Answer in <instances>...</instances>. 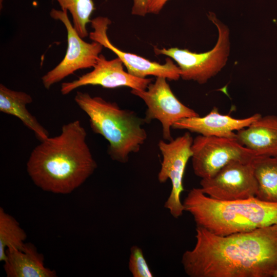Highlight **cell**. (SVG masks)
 I'll return each mask as SVG.
<instances>
[{
    "mask_svg": "<svg viewBox=\"0 0 277 277\" xmlns=\"http://www.w3.org/2000/svg\"><path fill=\"white\" fill-rule=\"evenodd\" d=\"M90 23L93 31L89 33V38L114 53L130 74L140 78H147L149 75L164 77L171 81H177L181 77L179 67L170 57L166 58L165 63L162 64L126 52L113 45L107 33L108 26L111 23L107 17L97 16L91 19Z\"/></svg>",
    "mask_w": 277,
    "mask_h": 277,
    "instance_id": "cell-11",
    "label": "cell"
},
{
    "mask_svg": "<svg viewBox=\"0 0 277 277\" xmlns=\"http://www.w3.org/2000/svg\"><path fill=\"white\" fill-rule=\"evenodd\" d=\"M128 269L133 277L154 276L144 256L142 249L136 245H133L130 248Z\"/></svg>",
    "mask_w": 277,
    "mask_h": 277,
    "instance_id": "cell-20",
    "label": "cell"
},
{
    "mask_svg": "<svg viewBox=\"0 0 277 277\" xmlns=\"http://www.w3.org/2000/svg\"><path fill=\"white\" fill-rule=\"evenodd\" d=\"M193 141L190 133L186 132L170 141L160 140L158 143L163 159L157 179L161 183L168 180L171 182V192L164 207L175 219L181 216L185 211L181 196L184 190L183 179L185 169L192 155Z\"/></svg>",
    "mask_w": 277,
    "mask_h": 277,
    "instance_id": "cell-8",
    "label": "cell"
},
{
    "mask_svg": "<svg viewBox=\"0 0 277 277\" xmlns=\"http://www.w3.org/2000/svg\"><path fill=\"white\" fill-rule=\"evenodd\" d=\"M50 15L64 25L67 31V48L62 61L42 77L43 84L47 89L78 70L93 68L104 47L95 41H84L74 28L66 10L52 8Z\"/></svg>",
    "mask_w": 277,
    "mask_h": 277,
    "instance_id": "cell-7",
    "label": "cell"
},
{
    "mask_svg": "<svg viewBox=\"0 0 277 277\" xmlns=\"http://www.w3.org/2000/svg\"><path fill=\"white\" fill-rule=\"evenodd\" d=\"M235 139L256 156L277 157V116L261 115L236 132Z\"/></svg>",
    "mask_w": 277,
    "mask_h": 277,
    "instance_id": "cell-14",
    "label": "cell"
},
{
    "mask_svg": "<svg viewBox=\"0 0 277 277\" xmlns=\"http://www.w3.org/2000/svg\"><path fill=\"white\" fill-rule=\"evenodd\" d=\"M32 102V98L29 94L12 90L3 84H0V111L19 119L42 141L49 137V133L27 109V105Z\"/></svg>",
    "mask_w": 277,
    "mask_h": 277,
    "instance_id": "cell-16",
    "label": "cell"
},
{
    "mask_svg": "<svg viewBox=\"0 0 277 277\" xmlns=\"http://www.w3.org/2000/svg\"><path fill=\"white\" fill-rule=\"evenodd\" d=\"M169 0H148L147 12L154 14H159Z\"/></svg>",
    "mask_w": 277,
    "mask_h": 277,
    "instance_id": "cell-22",
    "label": "cell"
},
{
    "mask_svg": "<svg viewBox=\"0 0 277 277\" xmlns=\"http://www.w3.org/2000/svg\"><path fill=\"white\" fill-rule=\"evenodd\" d=\"M124 66L118 57L107 60L100 54L91 71L73 81L63 83L61 92L63 95H67L79 87L88 85L111 89L127 87L131 89L143 90L152 82V78H140L130 74L124 70Z\"/></svg>",
    "mask_w": 277,
    "mask_h": 277,
    "instance_id": "cell-12",
    "label": "cell"
},
{
    "mask_svg": "<svg viewBox=\"0 0 277 277\" xmlns=\"http://www.w3.org/2000/svg\"><path fill=\"white\" fill-rule=\"evenodd\" d=\"M27 234L18 222L0 208V261L4 262L6 250L13 248L22 249Z\"/></svg>",
    "mask_w": 277,
    "mask_h": 277,
    "instance_id": "cell-18",
    "label": "cell"
},
{
    "mask_svg": "<svg viewBox=\"0 0 277 277\" xmlns=\"http://www.w3.org/2000/svg\"><path fill=\"white\" fill-rule=\"evenodd\" d=\"M196 243L181 263L190 277H274L277 225L226 235L196 228Z\"/></svg>",
    "mask_w": 277,
    "mask_h": 277,
    "instance_id": "cell-1",
    "label": "cell"
},
{
    "mask_svg": "<svg viewBox=\"0 0 277 277\" xmlns=\"http://www.w3.org/2000/svg\"><path fill=\"white\" fill-rule=\"evenodd\" d=\"M56 1L61 10H66L71 14L73 25L82 38L89 34L87 25L91 22V16L95 10L93 0H52Z\"/></svg>",
    "mask_w": 277,
    "mask_h": 277,
    "instance_id": "cell-19",
    "label": "cell"
},
{
    "mask_svg": "<svg viewBox=\"0 0 277 277\" xmlns=\"http://www.w3.org/2000/svg\"><path fill=\"white\" fill-rule=\"evenodd\" d=\"M274 277H277V271H276L274 275Z\"/></svg>",
    "mask_w": 277,
    "mask_h": 277,
    "instance_id": "cell-23",
    "label": "cell"
},
{
    "mask_svg": "<svg viewBox=\"0 0 277 277\" xmlns=\"http://www.w3.org/2000/svg\"><path fill=\"white\" fill-rule=\"evenodd\" d=\"M251 162H230L212 176L202 179L201 190L208 196L221 201L255 197L256 183Z\"/></svg>",
    "mask_w": 277,
    "mask_h": 277,
    "instance_id": "cell-10",
    "label": "cell"
},
{
    "mask_svg": "<svg viewBox=\"0 0 277 277\" xmlns=\"http://www.w3.org/2000/svg\"><path fill=\"white\" fill-rule=\"evenodd\" d=\"M191 148L193 172L201 179L212 176L231 162H250L256 156L235 138L199 134Z\"/></svg>",
    "mask_w": 277,
    "mask_h": 277,
    "instance_id": "cell-6",
    "label": "cell"
},
{
    "mask_svg": "<svg viewBox=\"0 0 277 277\" xmlns=\"http://www.w3.org/2000/svg\"><path fill=\"white\" fill-rule=\"evenodd\" d=\"M256 183L255 197L277 203V157L256 156L251 162Z\"/></svg>",
    "mask_w": 277,
    "mask_h": 277,
    "instance_id": "cell-17",
    "label": "cell"
},
{
    "mask_svg": "<svg viewBox=\"0 0 277 277\" xmlns=\"http://www.w3.org/2000/svg\"><path fill=\"white\" fill-rule=\"evenodd\" d=\"M183 204L184 210L193 216L196 227L217 235L251 231L277 225V203L262 201L256 197L221 201L208 196L200 188H193Z\"/></svg>",
    "mask_w": 277,
    "mask_h": 277,
    "instance_id": "cell-3",
    "label": "cell"
},
{
    "mask_svg": "<svg viewBox=\"0 0 277 277\" xmlns=\"http://www.w3.org/2000/svg\"><path fill=\"white\" fill-rule=\"evenodd\" d=\"M261 115L255 113L248 117L236 118L220 113L214 107L205 116L182 119L173 125L172 129L186 130L206 136L235 138L237 131L248 126Z\"/></svg>",
    "mask_w": 277,
    "mask_h": 277,
    "instance_id": "cell-13",
    "label": "cell"
},
{
    "mask_svg": "<svg viewBox=\"0 0 277 277\" xmlns=\"http://www.w3.org/2000/svg\"><path fill=\"white\" fill-rule=\"evenodd\" d=\"M167 80L164 77H157L146 89H131L130 92L146 104L147 109L144 118L147 124L153 120H158L162 125L163 139L170 141L173 139L171 130L175 123L199 114L176 97Z\"/></svg>",
    "mask_w": 277,
    "mask_h": 277,
    "instance_id": "cell-9",
    "label": "cell"
},
{
    "mask_svg": "<svg viewBox=\"0 0 277 277\" xmlns=\"http://www.w3.org/2000/svg\"><path fill=\"white\" fill-rule=\"evenodd\" d=\"M4 270L7 277H55L56 271L44 265V258L35 246L26 243L22 249L6 250Z\"/></svg>",
    "mask_w": 277,
    "mask_h": 277,
    "instance_id": "cell-15",
    "label": "cell"
},
{
    "mask_svg": "<svg viewBox=\"0 0 277 277\" xmlns=\"http://www.w3.org/2000/svg\"><path fill=\"white\" fill-rule=\"evenodd\" d=\"M133 5L131 13L134 15L144 16L147 13V4L148 0H132Z\"/></svg>",
    "mask_w": 277,
    "mask_h": 277,
    "instance_id": "cell-21",
    "label": "cell"
},
{
    "mask_svg": "<svg viewBox=\"0 0 277 277\" xmlns=\"http://www.w3.org/2000/svg\"><path fill=\"white\" fill-rule=\"evenodd\" d=\"M74 101L88 116L92 131L108 141L107 153L112 160L126 163L130 154L140 150L147 138L144 118L87 92L77 91Z\"/></svg>",
    "mask_w": 277,
    "mask_h": 277,
    "instance_id": "cell-4",
    "label": "cell"
},
{
    "mask_svg": "<svg viewBox=\"0 0 277 277\" xmlns=\"http://www.w3.org/2000/svg\"><path fill=\"white\" fill-rule=\"evenodd\" d=\"M86 137L85 129L75 120L64 125L60 135L41 141L26 165L34 184L44 191L63 194L81 186L97 168Z\"/></svg>",
    "mask_w": 277,
    "mask_h": 277,
    "instance_id": "cell-2",
    "label": "cell"
},
{
    "mask_svg": "<svg viewBox=\"0 0 277 277\" xmlns=\"http://www.w3.org/2000/svg\"><path fill=\"white\" fill-rule=\"evenodd\" d=\"M208 17L218 29L219 37L215 46L204 53H195L176 47L161 49L154 47L156 55H164L173 60L180 70L181 78L193 81L200 84L206 83L218 73L226 64L230 52L229 30L214 13Z\"/></svg>",
    "mask_w": 277,
    "mask_h": 277,
    "instance_id": "cell-5",
    "label": "cell"
}]
</instances>
